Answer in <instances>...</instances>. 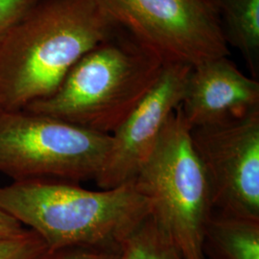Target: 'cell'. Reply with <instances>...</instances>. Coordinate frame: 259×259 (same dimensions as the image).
I'll use <instances>...</instances> for the list:
<instances>
[{"label": "cell", "instance_id": "obj_10", "mask_svg": "<svg viewBox=\"0 0 259 259\" xmlns=\"http://www.w3.org/2000/svg\"><path fill=\"white\" fill-rule=\"evenodd\" d=\"M202 249L204 259H259V221L213 209Z\"/></svg>", "mask_w": 259, "mask_h": 259}, {"label": "cell", "instance_id": "obj_14", "mask_svg": "<svg viewBox=\"0 0 259 259\" xmlns=\"http://www.w3.org/2000/svg\"><path fill=\"white\" fill-rule=\"evenodd\" d=\"M46 259H122V253L120 248L82 245L49 250Z\"/></svg>", "mask_w": 259, "mask_h": 259}, {"label": "cell", "instance_id": "obj_7", "mask_svg": "<svg viewBox=\"0 0 259 259\" xmlns=\"http://www.w3.org/2000/svg\"><path fill=\"white\" fill-rule=\"evenodd\" d=\"M215 210L259 221V111L190 130Z\"/></svg>", "mask_w": 259, "mask_h": 259}, {"label": "cell", "instance_id": "obj_17", "mask_svg": "<svg viewBox=\"0 0 259 259\" xmlns=\"http://www.w3.org/2000/svg\"><path fill=\"white\" fill-rule=\"evenodd\" d=\"M0 112H1V111H0Z\"/></svg>", "mask_w": 259, "mask_h": 259}, {"label": "cell", "instance_id": "obj_5", "mask_svg": "<svg viewBox=\"0 0 259 259\" xmlns=\"http://www.w3.org/2000/svg\"><path fill=\"white\" fill-rule=\"evenodd\" d=\"M111 135L32 111L0 112V173L13 182L55 179L95 181Z\"/></svg>", "mask_w": 259, "mask_h": 259}, {"label": "cell", "instance_id": "obj_11", "mask_svg": "<svg viewBox=\"0 0 259 259\" xmlns=\"http://www.w3.org/2000/svg\"><path fill=\"white\" fill-rule=\"evenodd\" d=\"M227 46L237 49L259 77V0H209Z\"/></svg>", "mask_w": 259, "mask_h": 259}, {"label": "cell", "instance_id": "obj_1", "mask_svg": "<svg viewBox=\"0 0 259 259\" xmlns=\"http://www.w3.org/2000/svg\"><path fill=\"white\" fill-rule=\"evenodd\" d=\"M120 29L100 0H38L0 41V111L52 95L84 54Z\"/></svg>", "mask_w": 259, "mask_h": 259}, {"label": "cell", "instance_id": "obj_8", "mask_svg": "<svg viewBox=\"0 0 259 259\" xmlns=\"http://www.w3.org/2000/svg\"><path fill=\"white\" fill-rule=\"evenodd\" d=\"M192 65L165 63L157 82L111 135V145L95 183L110 189L133 182L157 144L170 115L182 104Z\"/></svg>", "mask_w": 259, "mask_h": 259}, {"label": "cell", "instance_id": "obj_12", "mask_svg": "<svg viewBox=\"0 0 259 259\" xmlns=\"http://www.w3.org/2000/svg\"><path fill=\"white\" fill-rule=\"evenodd\" d=\"M122 259H181L149 216L123 240Z\"/></svg>", "mask_w": 259, "mask_h": 259}, {"label": "cell", "instance_id": "obj_16", "mask_svg": "<svg viewBox=\"0 0 259 259\" xmlns=\"http://www.w3.org/2000/svg\"><path fill=\"white\" fill-rule=\"evenodd\" d=\"M26 230L17 219L0 208V240L19 236Z\"/></svg>", "mask_w": 259, "mask_h": 259}, {"label": "cell", "instance_id": "obj_13", "mask_svg": "<svg viewBox=\"0 0 259 259\" xmlns=\"http://www.w3.org/2000/svg\"><path fill=\"white\" fill-rule=\"evenodd\" d=\"M49 250L45 241L29 229L19 236L0 240V259H46Z\"/></svg>", "mask_w": 259, "mask_h": 259}, {"label": "cell", "instance_id": "obj_6", "mask_svg": "<svg viewBox=\"0 0 259 259\" xmlns=\"http://www.w3.org/2000/svg\"><path fill=\"white\" fill-rule=\"evenodd\" d=\"M121 27L166 63L198 65L229 55L209 0H100Z\"/></svg>", "mask_w": 259, "mask_h": 259}, {"label": "cell", "instance_id": "obj_9", "mask_svg": "<svg viewBox=\"0 0 259 259\" xmlns=\"http://www.w3.org/2000/svg\"><path fill=\"white\" fill-rule=\"evenodd\" d=\"M181 110L190 130L244 118L259 111V82L228 56L191 67Z\"/></svg>", "mask_w": 259, "mask_h": 259}, {"label": "cell", "instance_id": "obj_4", "mask_svg": "<svg viewBox=\"0 0 259 259\" xmlns=\"http://www.w3.org/2000/svg\"><path fill=\"white\" fill-rule=\"evenodd\" d=\"M133 182L148 200L150 217L181 259H204L203 235L214 209L212 194L181 105Z\"/></svg>", "mask_w": 259, "mask_h": 259}, {"label": "cell", "instance_id": "obj_15", "mask_svg": "<svg viewBox=\"0 0 259 259\" xmlns=\"http://www.w3.org/2000/svg\"><path fill=\"white\" fill-rule=\"evenodd\" d=\"M38 0H0V41Z\"/></svg>", "mask_w": 259, "mask_h": 259}, {"label": "cell", "instance_id": "obj_2", "mask_svg": "<svg viewBox=\"0 0 259 259\" xmlns=\"http://www.w3.org/2000/svg\"><path fill=\"white\" fill-rule=\"evenodd\" d=\"M0 208L36 232L50 250L82 245L120 248L151 211L134 182L95 191L55 179L0 186Z\"/></svg>", "mask_w": 259, "mask_h": 259}, {"label": "cell", "instance_id": "obj_3", "mask_svg": "<svg viewBox=\"0 0 259 259\" xmlns=\"http://www.w3.org/2000/svg\"><path fill=\"white\" fill-rule=\"evenodd\" d=\"M165 63L121 27L84 54L55 93L24 110L111 135L157 82Z\"/></svg>", "mask_w": 259, "mask_h": 259}]
</instances>
